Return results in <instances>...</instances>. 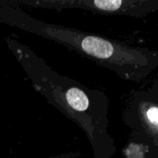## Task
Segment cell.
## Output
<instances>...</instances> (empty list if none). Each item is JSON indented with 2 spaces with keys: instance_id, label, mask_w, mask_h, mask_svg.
<instances>
[{
  "instance_id": "obj_1",
  "label": "cell",
  "mask_w": 158,
  "mask_h": 158,
  "mask_svg": "<svg viewBox=\"0 0 158 158\" xmlns=\"http://www.w3.org/2000/svg\"><path fill=\"white\" fill-rule=\"evenodd\" d=\"M4 41L24 70L34 91L74 122L90 143L93 158H112L115 141L109 133L106 94L54 70L29 46L7 36Z\"/></svg>"
},
{
  "instance_id": "obj_3",
  "label": "cell",
  "mask_w": 158,
  "mask_h": 158,
  "mask_svg": "<svg viewBox=\"0 0 158 158\" xmlns=\"http://www.w3.org/2000/svg\"><path fill=\"white\" fill-rule=\"evenodd\" d=\"M122 119L132 130L131 142L145 144L158 158V81L132 92Z\"/></svg>"
},
{
  "instance_id": "obj_5",
  "label": "cell",
  "mask_w": 158,
  "mask_h": 158,
  "mask_svg": "<svg viewBox=\"0 0 158 158\" xmlns=\"http://www.w3.org/2000/svg\"><path fill=\"white\" fill-rule=\"evenodd\" d=\"M81 156L80 153H76V152H69V153H64V154H60V155H56V156H51L48 157H43V158H78Z\"/></svg>"
},
{
  "instance_id": "obj_2",
  "label": "cell",
  "mask_w": 158,
  "mask_h": 158,
  "mask_svg": "<svg viewBox=\"0 0 158 158\" xmlns=\"http://www.w3.org/2000/svg\"><path fill=\"white\" fill-rule=\"evenodd\" d=\"M0 22L56 42L128 81H143L158 67V52L156 50L46 22L32 17L20 6L7 5L1 0Z\"/></svg>"
},
{
  "instance_id": "obj_4",
  "label": "cell",
  "mask_w": 158,
  "mask_h": 158,
  "mask_svg": "<svg viewBox=\"0 0 158 158\" xmlns=\"http://www.w3.org/2000/svg\"><path fill=\"white\" fill-rule=\"evenodd\" d=\"M7 5L55 10L81 9L101 15L144 18L158 10V0H1Z\"/></svg>"
}]
</instances>
